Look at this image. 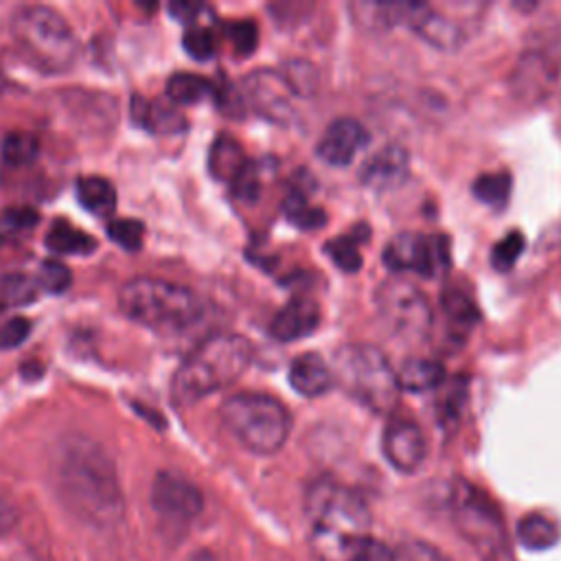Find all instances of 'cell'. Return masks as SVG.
Returning <instances> with one entry per match:
<instances>
[{
    "instance_id": "obj_1",
    "label": "cell",
    "mask_w": 561,
    "mask_h": 561,
    "mask_svg": "<svg viewBox=\"0 0 561 561\" xmlns=\"http://www.w3.org/2000/svg\"><path fill=\"white\" fill-rule=\"evenodd\" d=\"M55 484L61 502L81 522L110 528L125 508L110 454L92 438L68 436L55 456Z\"/></svg>"
},
{
    "instance_id": "obj_2",
    "label": "cell",
    "mask_w": 561,
    "mask_h": 561,
    "mask_svg": "<svg viewBox=\"0 0 561 561\" xmlns=\"http://www.w3.org/2000/svg\"><path fill=\"white\" fill-rule=\"evenodd\" d=\"M305 511L311 522V548L320 561H357L370 537V513L359 493L322 478L309 484Z\"/></svg>"
},
{
    "instance_id": "obj_3",
    "label": "cell",
    "mask_w": 561,
    "mask_h": 561,
    "mask_svg": "<svg viewBox=\"0 0 561 561\" xmlns=\"http://www.w3.org/2000/svg\"><path fill=\"white\" fill-rule=\"evenodd\" d=\"M252 353L250 340L239 333H215L206 337L175 370L171 381L173 401L191 405L234 383L245 373Z\"/></svg>"
},
{
    "instance_id": "obj_4",
    "label": "cell",
    "mask_w": 561,
    "mask_h": 561,
    "mask_svg": "<svg viewBox=\"0 0 561 561\" xmlns=\"http://www.w3.org/2000/svg\"><path fill=\"white\" fill-rule=\"evenodd\" d=\"M9 28L20 57L42 72H64L79 55L72 28L50 7L26 4L18 9Z\"/></svg>"
},
{
    "instance_id": "obj_5",
    "label": "cell",
    "mask_w": 561,
    "mask_h": 561,
    "mask_svg": "<svg viewBox=\"0 0 561 561\" xmlns=\"http://www.w3.org/2000/svg\"><path fill=\"white\" fill-rule=\"evenodd\" d=\"M121 311L149 329L182 331L204 316L202 300L184 285L160 278H134L118 294Z\"/></svg>"
},
{
    "instance_id": "obj_6",
    "label": "cell",
    "mask_w": 561,
    "mask_h": 561,
    "mask_svg": "<svg viewBox=\"0 0 561 561\" xmlns=\"http://www.w3.org/2000/svg\"><path fill=\"white\" fill-rule=\"evenodd\" d=\"M333 381L370 412H390L399 399L397 370L386 353L373 344H344L333 355Z\"/></svg>"
},
{
    "instance_id": "obj_7",
    "label": "cell",
    "mask_w": 561,
    "mask_h": 561,
    "mask_svg": "<svg viewBox=\"0 0 561 561\" xmlns=\"http://www.w3.org/2000/svg\"><path fill=\"white\" fill-rule=\"evenodd\" d=\"M228 432L252 454H276L291 430L285 405L265 392H234L219 408Z\"/></svg>"
},
{
    "instance_id": "obj_8",
    "label": "cell",
    "mask_w": 561,
    "mask_h": 561,
    "mask_svg": "<svg viewBox=\"0 0 561 561\" xmlns=\"http://www.w3.org/2000/svg\"><path fill=\"white\" fill-rule=\"evenodd\" d=\"M449 513L456 530L476 550L480 561H513L502 515L484 491L469 480H454Z\"/></svg>"
},
{
    "instance_id": "obj_9",
    "label": "cell",
    "mask_w": 561,
    "mask_h": 561,
    "mask_svg": "<svg viewBox=\"0 0 561 561\" xmlns=\"http://www.w3.org/2000/svg\"><path fill=\"white\" fill-rule=\"evenodd\" d=\"M375 302L381 320L394 335L419 340L430 331L432 307L427 296L412 283L388 278L375 291Z\"/></svg>"
},
{
    "instance_id": "obj_10",
    "label": "cell",
    "mask_w": 561,
    "mask_h": 561,
    "mask_svg": "<svg viewBox=\"0 0 561 561\" xmlns=\"http://www.w3.org/2000/svg\"><path fill=\"white\" fill-rule=\"evenodd\" d=\"M383 263L390 272H414L434 278L449 267V245L443 234L401 232L386 243Z\"/></svg>"
},
{
    "instance_id": "obj_11",
    "label": "cell",
    "mask_w": 561,
    "mask_h": 561,
    "mask_svg": "<svg viewBox=\"0 0 561 561\" xmlns=\"http://www.w3.org/2000/svg\"><path fill=\"white\" fill-rule=\"evenodd\" d=\"M151 506L162 524L173 530L186 528L204 508L202 491L180 473L160 471L151 484Z\"/></svg>"
},
{
    "instance_id": "obj_12",
    "label": "cell",
    "mask_w": 561,
    "mask_h": 561,
    "mask_svg": "<svg viewBox=\"0 0 561 561\" xmlns=\"http://www.w3.org/2000/svg\"><path fill=\"white\" fill-rule=\"evenodd\" d=\"M243 96L250 107L272 123H289L294 116V92L280 70L259 68L243 79Z\"/></svg>"
},
{
    "instance_id": "obj_13",
    "label": "cell",
    "mask_w": 561,
    "mask_h": 561,
    "mask_svg": "<svg viewBox=\"0 0 561 561\" xmlns=\"http://www.w3.org/2000/svg\"><path fill=\"white\" fill-rule=\"evenodd\" d=\"M561 61L554 55V48L541 44L530 46L522 53L515 72H513V92L524 101L543 99L559 77Z\"/></svg>"
},
{
    "instance_id": "obj_14",
    "label": "cell",
    "mask_w": 561,
    "mask_h": 561,
    "mask_svg": "<svg viewBox=\"0 0 561 561\" xmlns=\"http://www.w3.org/2000/svg\"><path fill=\"white\" fill-rule=\"evenodd\" d=\"M381 449L386 460L394 469L412 473L423 465L427 456V440L423 430L414 421L399 416L388 421L381 438Z\"/></svg>"
},
{
    "instance_id": "obj_15",
    "label": "cell",
    "mask_w": 561,
    "mask_h": 561,
    "mask_svg": "<svg viewBox=\"0 0 561 561\" xmlns=\"http://www.w3.org/2000/svg\"><path fill=\"white\" fill-rule=\"evenodd\" d=\"M403 26L443 50H456L465 42V28L447 13L425 2H408Z\"/></svg>"
},
{
    "instance_id": "obj_16",
    "label": "cell",
    "mask_w": 561,
    "mask_h": 561,
    "mask_svg": "<svg viewBox=\"0 0 561 561\" xmlns=\"http://www.w3.org/2000/svg\"><path fill=\"white\" fill-rule=\"evenodd\" d=\"M368 129L355 118H335L322 131L316 153L331 167H346L366 147Z\"/></svg>"
},
{
    "instance_id": "obj_17",
    "label": "cell",
    "mask_w": 561,
    "mask_h": 561,
    "mask_svg": "<svg viewBox=\"0 0 561 561\" xmlns=\"http://www.w3.org/2000/svg\"><path fill=\"white\" fill-rule=\"evenodd\" d=\"M410 173V156L401 145H383L377 149L359 169V180L364 186L383 193L399 188Z\"/></svg>"
},
{
    "instance_id": "obj_18",
    "label": "cell",
    "mask_w": 561,
    "mask_h": 561,
    "mask_svg": "<svg viewBox=\"0 0 561 561\" xmlns=\"http://www.w3.org/2000/svg\"><path fill=\"white\" fill-rule=\"evenodd\" d=\"M322 320L320 305L313 298H291L276 311L270 322V333L278 342H296L311 335Z\"/></svg>"
},
{
    "instance_id": "obj_19",
    "label": "cell",
    "mask_w": 561,
    "mask_h": 561,
    "mask_svg": "<svg viewBox=\"0 0 561 561\" xmlns=\"http://www.w3.org/2000/svg\"><path fill=\"white\" fill-rule=\"evenodd\" d=\"M289 383L302 397H320L335 381L331 368L318 353H302L289 366Z\"/></svg>"
},
{
    "instance_id": "obj_20",
    "label": "cell",
    "mask_w": 561,
    "mask_h": 561,
    "mask_svg": "<svg viewBox=\"0 0 561 561\" xmlns=\"http://www.w3.org/2000/svg\"><path fill=\"white\" fill-rule=\"evenodd\" d=\"M131 118L158 134H178L186 127V118L178 112L175 105L162 101H147L145 96H131Z\"/></svg>"
},
{
    "instance_id": "obj_21",
    "label": "cell",
    "mask_w": 561,
    "mask_h": 561,
    "mask_svg": "<svg viewBox=\"0 0 561 561\" xmlns=\"http://www.w3.org/2000/svg\"><path fill=\"white\" fill-rule=\"evenodd\" d=\"M397 381L401 390L427 392L445 383V368L430 357H410L397 368Z\"/></svg>"
},
{
    "instance_id": "obj_22",
    "label": "cell",
    "mask_w": 561,
    "mask_h": 561,
    "mask_svg": "<svg viewBox=\"0 0 561 561\" xmlns=\"http://www.w3.org/2000/svg\"><path fill=\"white\" fill-rule=\"evenodd\" d=\"M248 162L250 160L245 158L241 145L232 136L219 134L215 138L208 153V169L217 180H224L230 184Z\"/></svg>"
},
{
    "instance_id": "obj_23",
    "label": "cell",
    "mask_w": 561,
    "mask_h": 561,
    "mask_svg": "<svg viewBox=\"0 0 561 561\" xmlns=\"http://www.w3.org/2000/svg\"><path fill=\"white\" fill-rule=\"evenodd\" d=\"M44 243L50 252L57 254H90L96 250V239L66 219H55L50 224Z\"/></svg>"
},
{
    "instance_id": "obj_24",
    "label": "cell",
    "mask_w": 561,
    "mask_h": 561,
    "mask_svg": "<svg viewBox=\"0 0 561 561\" xmlns=\"http://www.w3.org/2000/svg\"><path fill=\"white\" fill-rule=\"evenodd\" d=\"M77 197L83 208L90 213L105 217L112 215L116 208V188L110 180L99 175H85L77 180Z\"/></svg>"
},
{
    "instance_id": "obj_25",
    "label": "cell",
    "mask_w": 561,
    "mask_h": 561,
    "mask_svg": "<svg viewBox=\"0 0 561 561\" xmlns=\"http://www.w3.org/2000/svg\"><path fill=\"white\" fill-rule=\"evenodd\" d=\"M517 539L528 550H546L557 543L559 526L543 513H528L517 524Z\"/></svg>"
},
{
    "instance_id": "obj_26",
    "label": "cell",
    "mask_w": 561,
    "mask_h": 561,
    "mask_svg": "<svg viewBox=\"0 0 561 561\" xmlns=\"http://www.w3.org/2000/svg\"><path fill=\"white\" fill-rule=\"evenodd\" d=\"M215 94V83L193 72H175L167 81V96L173 105H193Z\"/></svg>"
},
{
    "instance_id": "obj_27",
    "label": "cell",
    "mask_w": 561,
    "mask_h": 561,
    "mask_svg": "<svg viewBox=\"0 0 561 561\" xmlns=\"http://www.w3.org/2000/svg\"><path fill=\"white\" fill-rule=\"evenodd\" d=\"M285 217L300 230H318L327 224V213L309 202L305 188H291L283 199Z\"/></svg>"
},
{
    "instance_id": "obj_28",
    "label": "cell",
    "mask_w": 561,
    "mask_h": 561,
    "mask_svg": "<svg viewBox=\"0 0 561 561\" xmlns=\"http://www.w3.org/2000/svg\"><path fill=\"white\" fill-rule=\"evenodd\" d=\"M511 175L506 171H495V173H482L473 180V195L484 202L491 208H504L508 197H511Z\"/></svg>"
},
{
    "instance_id": "obj_29",
    "label": "cell",
    "mask_w": 561,
    "mask_h": 561,
    "mask_svg": "<svg viewBox=\"0 0 561 561\" xmlns=\"http://www.w3.org/2000/svg\"><path fill=\"white\" fill-rule=\"evenodd\" d=\"M37 296V280L26 274L0 276V307H22L33 302Z\"/></svg>"
},
{
    "instance_id": "obj_30",
    "label": "cell",
    "mask_w": 561,
    "mask_h": 561,
    "mask_svg": "<svg viewBox=\"0 0 561 561\" xmlns=\"http://www.w3.org/2000/svg\"><path fill=\"white\" fill-rule=\"evenodd\" d=\"M37 153H39V140L28 131H11L2 140V158L11 167L31 164L35 162Z\"/></svg>"
},
{
    "instance_id": "obj_31",
    "label": "cell",
    "mask_w": 561,
    "mask_h": 561,
    "mask_svg": "<svg viewBox=\"0 0 561 561\" xmlns=\"http://www.w3.org/2000/svg\"><path fill=\"white\" fill-rule=\"evenodd\" d=\"M443 309H445V316H447L449 324L458 331L471 329L478 322V316H480L473 300L469 296H465V291H460V289L445 291Z\"/></svg>"
},
{
    "instance_id": "obj_32",
    "label": "cell",
    "mask_w": 561,
    "mask_h": 561,
    "mask_svg": "<svg viewBox=\"0 0 561 561\" xmlns=\"http://www.w3.org/2000/svg\"><path fill=\"white\" fill-rule=\"evenodd\" d=\"M357 245L359 241L355 237H333L324 243V252L335 263V267L353 274L362 267V254Z\"/></svg>"
},
{
    "instance_id": "obj_33",
    "label": "cell",
    "mask_w": 561,
    "mask_h": 561,
    "mask_svg": "<svg viewBox=\"0 0 561 561\" xmlns=\"http://www.w3.org/2000/svg\"><path fill=\"white\" fill-rule=\"evenodd\" d=\"M280 75L285 77V81L289 83L296 96H307L318 88V70L309 61H302V59L287 61Z\"/></svg>"
},
{
    "instance_id": "obj_34",
    "label": "cell",
    "mask_w": 561,
    "mask_h": 561,
    "mask_svg": "<svg viewBox=\"0 0 561 561\" xmlns=\"http://www.w3.org/2000/svg\"><path fill=\"white\" fill-rule=\"evenodd\" d=\"M524 245H526V239L522 232L517 230H511L508 234H504L491 250V265L497 270V272H508L517 259L522 256L524 252Z\"/></svg>"
},
{
    "instance_id": "obj_35",
    "label": "cell",
    "mask_w": 561,
    "mask_h": 561,
    "mask_svg": "<svg viewBox=\"0 0 561 561\" xmlns=\"http://www.w3.org/2000/svg\"><path fill=\"white\" fill-rule=\"evenodd\" d=\"M182 46L197 61H208L217 50L215 35L206 26H191L182 37Z\"/></svg>"
},
{
    "instance_id": "obj_36",
    "label": "cell",
    "mask_w": 561,
    "mask_h": 561,
    "mask_svg": "<svg viewBox=\"0 0 561 561\" xmlns=\"http://www.w3.org/2000/svg\"><path fill=\"white\" fill-rule=\"evenodd\" d=\"M107 234L114 243L134 252L142 245L145 226L138 219H114L107 224Z\"/></svg>"
},
{
    "instance_id": "obj_37",
    "label": "cell",
    "mask_w": 561,
    "mask_h": 561,
    "mask_svg": "<svg viewBox=\"0 0 561 561\" xmlns=\"http://www.w3.org/2000/svg\"><path fill=\"white\" fill-rule=\"evenodd\" d=\"M226 35L232 42L234 53L241 57H248L259 44V28L252 20H237L226 24Z\"/></svg>"
},
{
    "instance_id": "obj_38",
    "label": "cell",
    "mask_w": 561,
    "mask_h": 561,
    "mask_svg": "<svg viewBox=\"0 0 561 561\" xmlns=\"http://www.w3.org/2000/svg\"><path fill=\"white\" fill-rule=\"evenodd\" d=\"M465 383L462 379H456L454 383H447L443 388V394L438 397V421L443 425H449V423H456L460 410H462V403H465Z\"/></svg>"
},
{
    "instance_id": "obj_39",
    "label": "cell",
    "mask_w": 561,
    "mask_h": 561,
    "mask_svg": "<svg viewBox=\"0 0 561 561\" xmlns=\"http://www.w3.org/2000/svg\"><path fill=\"white\" fill-rule=\"evenodd\" d=\"M70 283H72V274L61 261L46 259L42 263L37 285H42L48 294H64L70 287Z\"/></svg>"
},
{
    "instance_id": "obj_40",
    "label": "cell",
    "mask_w": 561,
    "mask_h": 561,
    "mask_svg": "<svg viewBox=\"0 0 561 561\" xmlns=\"http://www.w3.org/2000/svg\"><path fill=\"white\" fill-rule=\"evenodd\" d=\"M37 221H39V215L28 206L7 208L0 217V234L2 237H15V234H22V232H28Z\"/></svg>"
},
{
    "instance_id": "obj_41",
    "label": "cell",
    "mask_w": 561,
    "mask_h": 561,
    "mask_svg": "<svg viewBox=\"0 0 561 561\" xmlns=\"http://www.w3.org/2000/svg\"><path fill=\"white\" fill-rule=\"evenodd\" d=\"M230 188H232V195L241 202H254L256 195L261 193V171H259V164L254 162H248L241 173L230 182Z\"/></svg>"
},
{
    "instance_id": "obj_42",
    "label": "cell",
    "mask_w": 561,
    "mask_h": 561,
    "mask_svg": "<svg viewBox=\"0 0 561 561\" xmlns=\"http://www.w3.org/2000/svg\"><path fill=\"white\" fill-rule=\"evenodd\" d=\"M31 333V320L22 316L9 318L4 324H0V351H9L20 346Z\"/></svg>"
},
{
    "instance_id": "obj_43",
    "label": "cell",
    "mask_w": 561,
    "mask_h": 561,
    "mask_svg": "<svg viewBox=\"0 0 561 561\" xmlns=\"http://www.w3.org/2000/svg\"><path fill=\"white\" fill-rule=\"evenodd\" d=\"M394 561H447L438 554V550H434L427 543L421 541H410L405 546H401V550L394 554Z\"/></svg>"
},
{
    "instance_id": "obj_44",
    "label": "cell",
    "mask_w": 561,
    "mask_h": 561,
    "mask_svg": "<svg viewBox=\"0 0 561 561\" xmlns=\"http://www.w3.org/2000/svg\"><path fill=\"white\" fill-rule=\"evenodd\" d=\"M206 7L199 4V2H171L169 4V13L178 20V22H184V24H193L199 20V13L204 11Z\"/></svg>"
},
{
    "instance_id": "obj_45",
    "label": "cell",
    "mask_w": 561,
    "mask_h": 561,
    "mask_svg": "<svg viewBox=\"0 0 561 561\" xmlns=\"http://www.w3.org/2000/svg\"><path fill=\"white\" fill-rule=\"evenodd\" d=\"M18 524V511L7 500H0V537L9 535Z\"/></svg>"
},
{
    "instance_id": "obj_46",
    "label": "cell",
    "mask_w": 561,
    "mask_h": 561,
    "mask_svg": "<svg viewBox=\"0 0 561 561\" xmlns=\"http://www.w3.org/2000/svg\"><path fill=\"white\" fill-rule=\"evenodd\" d=\"M42 364L39 362H24L22 364V377L24 379H37V377H42Z\"/></svg>"
},
{
    "instance_id": "obj_47",
    "label": "cell",
    "mask_w": 561,
    "mask_h": 561,
    "mask_svg": "<svg viewBox=\"0 0 561 561\" xmlns=\"http://www.w3.org/2000/svg\"><path fill=\"white\" fill-rule=\"evenodd\" d=\"M188 561H217V557L210 550H197L188 557Z\"/></svg>"
},
{
    "instance_id": "obj_48",
    "label": "cell",
    "mask_w": 561,
    "mask_h": 561,
    "mask_svg": "<svg viewBox=\"0 0 561 561\" xmlns=\"http://www.w3.org/2000/svg\"><path fill=\"white\" fill-rule=\"evenodd\" d=\"M4 90H7V77H4V72L0 70V96L4 94Z\"/></svg>"
},
{
    "instance_id": "obj_49",
    "label": "cell",
    "mask_w": 561,
    "mask_h": 561,
    "mask_svg": "<svg viewBox=\"0 0 561 561\" xmlns=\"http://www.w3.org/2000/svg\"><path fill=\"white\" fill-rule=\"evenodd\" d=\"M2 239H4V237H2V234H0V243H2Z\"/></svg>"
}]
</instances>
